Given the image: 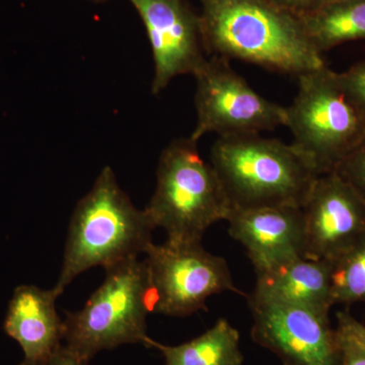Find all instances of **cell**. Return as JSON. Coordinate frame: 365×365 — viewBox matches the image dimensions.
I'll list each match as a JSON object with an SVG mask.
<instances>
[{"label": "cell", "instance_id": "cell-19", "mask_svg": "<svg viewBox=\"0 0 365 365\" xmlns=\"http://www.w3.org/2000/svg\"><path fill=\"white\" fill-rule=\"evenodd\" d=\"M338 78L353 103L365 115V61L355 64L344 72H338Z\"/></svg>", "mask_w": 365, "mask_h": 365}, {"label": "cell", "instance_id": "cell-14", "mask_svg": "<svg viewBox=\"0 0 365 365\" xmlns=\"http://www.w3.org/2000/svg\"><path fill=\"white\" fill-rule=\"evenodd\" d=\"M331 268V262L299 257L257 275L252 294L329 313L334 306Z\"/></svg>", "mask_w": 365, "mask_h": 365}, {"label": "cell", "instance_id": "cell-5", "mask_svg": "<svg viewBox=\"0 0 365 365\" xmlns=\"http://www.w3.org/2000/svg\"><path fill=\"white\" fill-rule=\"evenodd\" d=\"M150 295L144 261L129 259L106 268L104 282L86 306L76 313H67L63 339L66 347L88 361L103 350L124 344L148 347Z\"/></svg>", "mask_w": 365, "mask_h": 365}, {"label": "cell", "instance_id": "cell-12", "mask_svg": "<svg viewBox=\"0 0 365 365\" xmlns=\"http://www.w3.org/2000/svg\"><path fill=\"white\" fill-rule=\"evenodd\" d=\"M225 222L230 237L246 249L257 275L304 257V222L300 207L232 208Z\"/></svg>", "mask_w": 365, "mask_h": 365}, {"label": "cell", "instance_id": "cell-18", "mask_svg": "<svg viewBox=\"0 0 365 365\" xmlns=\"http://www.w3.org/2000/svg\"><path fill=\"white\" fill-rule=\"evenodd\" d=\"M365 201V138L335 170Z\"/></svg>", "mask_w": 365, "mask_h": 365}, {"label": "cell", "instance_id": "cell-10", "mask_svg": "<svg viewBox=\"0 0 365 365\" xmlns=\"http://www.w3.org/2000/svg\"><path fill=\"white\" fill-rule=\"evenodd\" d=\"M138 11L153 51V93H162L182 74H194L206 61L200 14L188 0H129Z\"/></svg>", "mask_w": 365, "mask_h": 365}, {"label": "cell", "instance_id": "cell-20", "mask_svg": "<svg viewBox=\"0 0 365 365\" xmlns=\"http://www.w3.org/2000/svg\"><path fill=\"white\" fill-rule=\"evenodd\" d=\"M339 343L340 365H365V347L345 331L336 328Z\"/></svg>", "mask_w": 365, "mask_h": 365}, {"label": "cell", "instance_id": "cell-8", "mask_svg": "<svg viewBox=\"0 0 365 365\" xmlns=\"http://www.w3.org/2000/svg\"><path fill=\"white\" fill-rule=\"evenodd\" d=\"M228 61L212 56L193 74L197 124L190 138L197 143L207 133L241 135L285 126V107L259 95Z\"/></svg>", "mask_w": 365, "mask_h": 365}, {"label": "cell", "instance_id": "cell-9", "mask_svg": "<svg viewBox=\"0 0 365 365\" xmlns=\"http://www.w3.org/2000/svg\"><path fill=\"white\" fill-rule=\"evenodd\" d=\"M255 343L277 355L285 365H340L337 330L329 313L248 297Z\"/></svg>", "mask_w": 365, "mask_h": 365}, {"label": "cell", "instance_id": "cell-21", "mask_svg": "<svg viewBox=\"0 0 365 365\" xmlns=\"http://www.w3.org/2000/svg\"><path fill=\"white\" fill-rule=\"evenodd\" d=\"M284 11L295 14V16H304L307 14L318 11L329 0H267Z\"/></svg>", "mask_w": 365, "mask_h": 365}, {"label": "cell", "instance_id": "cell-25", "mask_svg": "<svg viewBox=\"0 0 365 365\" xmlns=\"http://www.w3.org/2000/svg\"><path fill=\"white\" fill-rule=\"evenodd\" d=\"M283 365H285V364H283Z\"/></svg>", "mask_w": 365, "mask_h": 365}, {"label": "cell", "instance_id": "cell-2", "mask_svg": "<svg viewBox=\"0 0 365 365\" xmlns=\"http://www.w3.org/2000/svg\"><path fill=\"white\" fill-rule=\"evenodd\" d=\"M155 228L145 210L137 209L120 188L111 168H104L74 209L55 292L63 294L88 269L111 267L145 254Z\"/></svg>", "mask_w": 365, "mask_h": 365}, {"label": "cell", "instance_id": "cell-24", "mask_svg": "<svg viewBox=\"0 0 365 365\" xmlns=\"http://www.w3.org/2000/svg\"><path fill=\"white\" fill-rule=\"evenodd\" d=\"M93 1H105V0H93Z\"/></svg>", "mask_w": 365, "mask_h": 365}, {"label": "cell", "instance_id": "cell-6", "mask_svg": "<svg viewBox=\"0 0 365 365\" xmlns=\"http://www.w3.org/2000/svg\"><path fill=\"white\" fill-rule=\"evenodd\" d=\"M297 79V96L285 107V127L319 176L335 172L365 138V115L341 86L338 72L327 64Z\"/></svg>", "mask_w": 365, "mask_h": 365}, {"label": "cell", "instance_id": "cell-3", "mask_svg": "<svg viewBox=\"0 0 365 365\" xmlns=\"http://www.w3.org/2000/svg\"><path fill=\"white\" fill-rule=\"evenodd\" d=\"M210 163L232 208H302L319 176L294 144L260 133L218 137Z\"/></svg>", "mask_w": 365, "mask_h": 365}, {"label": "cell", "instance_id": "cell-15", "mask_svg": "<svg viewBox=\"0 0 365 365\" xmlns=\"http://www.w3.org/2000/svg\"><path fill=\"white\" fill-rule=\"evenodd\" d=\"M148 348H157L163 365H242L240 333L230 322L220 319L202 335L178 346H167L150 338Z\"/></svg>", "mask_w": 365, "mask_h": 365}, {"label": "cell", "instance_id": "cell-11", "mask_svg": "<svg viewBox=\"0 0 365 365\" xmlns=\"http://www.w3.org/2000/svg\"><path fill=\"white\" fill-rule=\"evenodd\" d=\"M302 209L304 258L333 262L365 234V201L336 172L319 176Z\"/></svg>", "mask_w": 365, "mask_h": 365}, {"label": "cell", "instance_id": "cell-16", "mask_svg": "<svg viewBox=\"0 0 365 365\" xmlns=\"http://www.w3.org/2000/svg\"><path fill=\"white\" fill-rule=\"evenodd\" d=\"M299 18L322 55L345 43L365 40V0H329L318 11Z\"/></svg>", "mask_w": 365, "mask_h": 365}, {"label": "cell", "instance_id": "cell-13", "mask_svg": "<svg viewBox=\"0 0 365 365\" xmlns=\"http://www.w3.org/2000/svg\"><path fill=\"white\" fill-rule=\"evenodd\" d=\"M59 294L54 288L43 290L34 285L14 289L9 304L4 332L20 344V365H49L64 339V321L56 311Z\"/></svg>", "mask_w": 365, "mask_h": 365}, {"label": "cell", "instance_id": "cell-22", "mask_svg": "<svg viewBox=\"0 0 365 365\" xmlns=\"http://www.w3.org/2000/svg\"><path fill=\"white\" fill-rule=\"evenodd\" d=\"M337 328L345 331L365 347V325L347 312L337 314Z\"/></svg>", "mask_w": 365, "mask_h": 365}, {"label": "cell", "instance_id": "cell-4", "mask_svg": "<svg viewBox=\"0 0 365 365\" xmlns=\"http://www.w3.org/2000/svg\"><path fill=\"white\" fill-rule=\"evenodd\" d=\"M157 178L144 210L153 227L167 232V241L201 244L206 230L227 220L232 210L215 168L201 158L197 141L190 137L163 150Z\"/></svg>", "mask_w": 365, "mask_h": 365}, {"label": "cell", "instance_id": "cell-7", "mask_svg": "<svg viewBox=\"0 0 365 365\" xmlns=\"http://www.w3.org/2000/svg\"><path fill=\"white\" fill-rule=\"evenodd\" d=\"M145 254L151 313L187 317L206 311V300L212 295L244 294L235 287L227 262L201 244L153 242Z\"/></svg>", "mask_w": 365, "mask_h": 365}, {"label": "cell", "instance_id": "cell-1", "mask_svg": "<svg viewBox=\"0 0 365 365\" xmlns=\"http://www.w3.org/2000/svg\"><path fill=\"white\" fill-rule=\"evenodd\" d=\"M206 53L299 78L326 66L299 16L267 0H201Z\"/></svg>", "mask_w": 365, "mask_h": 365}, {"label": "cell", "instance_id": "cell-23", "mask_svg": "<svg viewBox=\"0 0 365 365\" xmlns=\"http://www.w3.org/2000/svg\"><path fill=\"white\" fill-rule=\"evenodd\" d=\"M49 365H90V361L81 359L76 353L69 350L66 346H61L53 355Z\"/></svg>", "mask_w": 365, "mask_h": 365}, {"label": "cell", "instance_id": "cell-17", "mask_svg": "<svg viewBox=\"0 0 365 365\" xmlns=\"http://www.w3.org/2000/svg\"><path fill=\"white\" fill-rule=\"evenodd\" d=\"M331 264L334 306L365 302V234Z\"/></svg>", "mask_w": 365, "mask_h": 365}]
</instances>
